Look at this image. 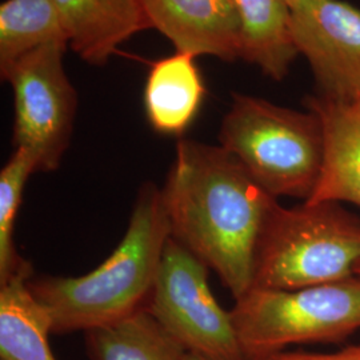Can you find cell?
<instances>
[{"label":"cell","mask_w":360,"mask_h":360,"mask_svg":"<svg viewBox=\"0 0 360 360\" xmlns=\"http://www.w3.org/2000/svg\"><path fill=\"white\" fill-rule=\"evenodd\" d=\"M171 238L214 271L235 300L254 285L275 196L220 146L179 139L162 190Z\"/></svg>","instance_id":"6da1fadb"},{"label":"cell","mask_w":360,"mask_h":360,"mask_svg":"<svg viewBox=\"0 0 360 360\" xmlns=\"http://www.w3.org/2000/svg\"><path fill=\"white\" fill-rule=\"evenodd\" d=\"M169 238L162 190L144 183L127 231L99 267L79 278L28 279L51 319L52 334L86 333L146 309Z\"/></svg>","instance_id":"7a4b0ae2"},{"label":"cell","mask_w":360,"mask_h":360,"mask_svg":"<svg viewBox=\"0 0 360 360\" xmlns=\"http://www.w3.org/2000/svg\"><path fill=\"white\" fill-rule=\"evenodd\" d=\"M219 146L276 199L307 202L321 178L324 134L319 116L309 110L233 94L219 129Z\"/></svg>","instance_id":"3957f363"},{"label":"cell","mask_w":360,"mask_h":360,"mask_svg":"<svg viewBox=\"0 0 360 360\" xmlns=\"http://www.w3.org/2000/svg\"><path fill=\"white\" fill-rule=\"evenodd\" d=\"M359 263L360 218L342 203L279 205L259 243L252 288L334 283L355 275Z\"/></svg>","instance_id":"277c9868"},{"label":"cell","mask_w":360,"mask_h":360,"mask_svg":"<svg viewBox=\"0 0 360 360\" xmlns=\"http://www.w3.org/2000/svg\"><path fill=\"white\" fill-rule=\"evenodd\" d=\"M230 314L247 360L294 345L343 343L360 330V275L296 290L252 288Z\"/></svg>","instance_id":"5b68a950"},{"label":"cell","mask_w":360,"mask_h":360,"mask_svg":"<svg viewBox=\"0 0 360 360\" xmlns=\"http://www.w3.org/2000/svg\"><path fill=\"white\" fill-rule=\"evenodd\" d=\"M208 270L169 238L146 311L187 352L207 360H247L230 311L221 309L211 292Z\"/></svg>","instance_id":"8992f818"},{"label":"cell","mask_w":360,"mask_h":360,"mask_svg":"<svg viewBox=\"0 0 360 360\" xmlns=\"http://www.w3.org/2000/svg\"><path fill=\"white\" fill-rule=\"evenodd\" d=\"M65 50L46 46L0 68L13 92V147L35 158L38 172L58 169L72 138L77 94L65 74Z\"/></svg>","instance_id":"52a82bcc"},{"label":"cell","mask_w":360,"mask_h":360,"mask_svg":"<svg viewBox=\"0 0 360 360\" xmlns=\"http://www.w3.org/2000/svg\"><path fill=\"white\" fill-rule=\"evenodd\" d=\"M291 32L316 84V95L360 98V8L343 0H303L291 10Z\"/></svg>","instance_id":"ba28073f"},{"label":"cell","mask_w":360,"mask_h":360,"mask_svg":"<svg viewBox=\"0 0 360 360\" xmlns=\"http://www.w3.org/2000/svg\"><path fill=\"white\" fill-rule=\"evenodd\" d=\"M150 28L175 51L232 63L240 59V22L232 0H142Z\"/></svg>","instance_id":"9c48e42d"},{"label":"cell","mask_w":360,"mask_h":360,"mask_svg":"<svg viewBox=\"0 0 360 360\" xmlns=\"http://www.w3.org/2000/svg\"><path fill=\"white\" fill-rule=\"evenodd\" d=\"M304 105L319 116L324 134L322 172L307 202L360 207V98L339 102L314 94Z\"/></svg>","instance_id":"30bf717a"},{"label":"cell","mask_w":360,"mask_h":360,"mask_svg":"<svg viewBox=\"0 0 360 360\" xmlns=\"http://www.w3.org/2000/svg\"><path fill=\"white\" fill-rule=\"evenodd\" d=\"M71 50L104 65L129 39L150 30L142 0H55Z\"/></svg>","instance_id":"8fae6325"},{"label":"cell","mask_w":360,"mask_h":360,"mask_svg":"<svg viewBox=\"0 0 360 360\" xmlns=\"http://www.w3.org/2000/svg\"><path fill=\"white\" fill-rule=\"evenodd\" d=\"M196 56L175 51L155 60L146 79L143 103L151 127L165 135H181L191 126L206 96Z\"/></svg>","instance_id":"7c38bea8"},{"label":"cell","mask_w":360,"mask_h":360,"mask_svg":"<svg viewBox=\"0 0 360 360\" xmlns=\"http://www.w3.org/2000/svg\"><path fill=\"white\" fill-rule=\"evenodd\" d=\"M240 22V59L263 75L283 80L299 52L291 32V10L283 0H232Z\"/></svg>","instance_id":"4fadbf2b"},{"label":"cell","mask_w":360,"mask_h":360,"mask_svg":"<svg viewBox=\"0 0 360 360\" xmlns=\"http://www.w3.org/2000/svg\"><path fill=\"white\" fill-rule=\"evenodd\" d=\"M26 276L0 285V360H56L51 319L28 288Z\"/></svg>","instance_id":"5bb4252c"},{"label":"cell","mask_w":360,"mask_h":360,"mask_svg":"<svg viewBox=\"0 0 360 360\" xmlns=\"http://www.w3.org/2000/svg\"><path fill=\"white\" fill-rule=\"evenodd\" d=\"M84 339L91 360H184L187 352L146 309L86 331Z\"/></svg>","instance_id":"9a60e30c"},{"label":"cell","mask_w":360,"mask_h":360,"mask_svg":"<svg viewBox=\"0 0 360 360\" xmlns=\"http://www.w3.org/2000/svg\"><path fill=\"white\" fill-rule=\"evenodd\" d=\"M51 44L68 47L55 0H6L0 6V68Z\"/></svg>","instance_id":"2e32d148"},{"label":"cell","mask_w":360,"mask_h":360,"mask_svg":"<svg viewBox=\"0 0 360 360\" xmlns=\"http://www.w3.org/2000/svg\"><path fill=\"white\" fill-rule=\"evenodd\" d=\"M34 172H38L37 160L22 148H15L0 171V285L16 276L32 278L31 264L16 251L13 231L27 180Z\"/></svg>","instance_id":"e0dca14e"},{"label":"cell","mask_w":360,"mask_h":360,"mask_svg":"<svg viewBox=\"0 0 360 360\" xmlns=\"http://www.w3.org/2000/svg\"><path fill=\"white\" fill-rule=\"evenodd\" d=\"M263 360H360V345L347 346L335 352L282 351Z\"/></svg>","instance_id":"ac0fdd59"},{"label":"cell","mask_w":360,"mask_h":360,"mask_svg":"<svg viewBox=\"0 0 360 360\" xmlns=\"http://www.w3.org/2000/svg\"><path fill=\"white\" fill-rule=\"evenodd\" d=\"M184 360H207L206 358L198 355V354H193V352H186V356Z\"/></svg>","instance_id":"d6986e66"},{"label":"cell","mask_w":360,"mask_h":360,"mask_svg":"<svg viewBox=\"0 0 360 360\" xmlns=\"http://www.w3.org/2000/svg\"><path fill=\"white\" fill-rule=\"evenodd\" d=\"M283 1L290 7V10H294L303 0H283Z\"/></svg>","instance_id":"ffe728a7"},{"label":"cell","mask_w":360,"mask_h":360,"mask_svg":"<svg viewBox=\"0 0 360 360\" xmlns=\"http://www.w3.org/2000/svg\"><path fill=\"white\" fill-rule=\"evenodd\" d=\"M355 274H359L360 275V263L356 266V270H355Z\"/></svg>","instance_id":"44dd1931"}]
</instances>
